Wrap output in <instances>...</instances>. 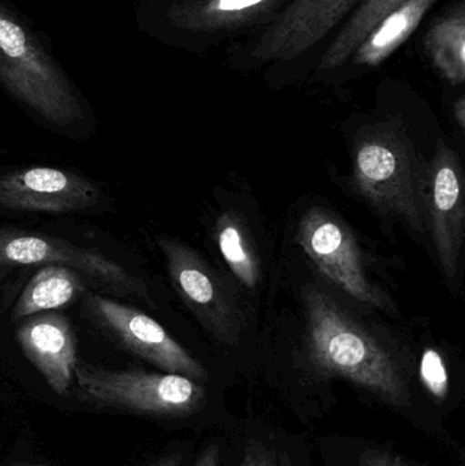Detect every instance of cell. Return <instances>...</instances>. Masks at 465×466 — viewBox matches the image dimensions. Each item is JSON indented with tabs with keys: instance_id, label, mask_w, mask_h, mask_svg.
Wrapping results in <instances>:
<instances>
[{
	"instance_id": "cell-5",
	"label": "cell",
	"mask_w": 465,
	"mask_h": 466,
	"mask_svg": "<svg viewBox=\"0 0 465 466\" xmlns=\"http://www.w3.org/2000/svg\"><path fill=\"white\" fill-rule=\"evenodd\" d=\"M30 265L67 266L117 295L136 296L150 303L147 284L97 249L54 236L0 228V266Z\"/></svg>"
},
{
	"instance_id": "cell-8",
	"label": "cell",
	"mask_w": 465,
	"mask_h": 466,
	"mask_svg": "<svg viewBox=\"0 0 465 466\" xmlns=\"http://www.w3.org/2000/svg\"><path fill=\"white\" fill-rule=\"evenodd\" d=\"M169 277L180 298L207 330L227 344H234L240 330L239 318L212 268L185 243L157 238Z\"/></svg>"
},
{
	"instance_id": "cell-17",
	"label": "cell",
	"mask_w": 465,
	"mask_h": 466,
	"mask_svg": "<svg viewBox=\"0 0 465 466\" xmlns=\"http://www.w3.org/2000/svg\"><path fill=\"white\" fill-rule=\"evenodd\" d=\"M404 2L406 0H362L354 15L347 21L325 52L319 67L322 70H332L343 65L381 19Z\"/></svg>"
},
{
	"instance_id": "cell-3",
	"label": "cell",
	"mask_w": 465,
	"mask_h": 466,
	"mask_svg": "<svg viewBox=\"0 0 465 466\" xmlns=\"http://www.w3.org/2000/svg\"><path fill=\"white\" fill-rule=\"evenodd\" d=\"M0 82L52 125L67 127L84 117L81 101L37 38L0 5Z\"/></svg>"
},
{
	"instance_id": "cell-1",
	"label": "cell",
	"mask_w": 465,
	"mask_h": 466,
	"mask_svg": "<svg viewBox=\"0 0 465 466\" xmlns=\"http://www.w3.org/2000/svg\"><path fill=\"white\" fill-rule=\"evenodd\" d=\"M308 352L325 377H340L393 407L411 400L406 372L396 356L328 293L306 292Z\"/></svg>"
},
{
	"instance_id": "cell-19",
	"label": "cell",
	"mask_w": 465,
	"mask_h": 466,
	"mask_svg": "<svg viewBox=\"0 0 465 466\" xmlns=\"http://www.w3.org/2000/svg\"><path fill=\"white\" fill-rule=\"evenodd\" d=\"M420 380L429 393L437 400H445L450 391V377L444 359L436 350H426L420 360Z\"/></svg>"
},
{
	"instance_id": "cell-6",
	"label": "cell",
	"mask_w": 465,
	"mask_h": 466,
	"mask_svg": "<svg viewBox=\"0 0 465 466\" xmlns=\"http://www.w3.org/2000/svg\"><path fill=\"white\" fill-rule=\"evenodd\" d=\"M298 240L319 271L355 300L392 309L388 296L369 279L357 238L328 210H308L300 220Z\"/></svg>"
},
{
	"instance_id": "cell-4",
	"label": "cell",
	"mask_w": 465,
	"mask_h": 466,
	"mask_svg": "<svg viewBox=\"0 0 465 466\" xmlns=\"http://www.w3.org/2000/svg\"><path fill=\"white\" fill-rule=\"evenodd\" d=\"M74 378L79 399L98 408H119L156 416H182L194 412L207 399L197 380L169 372L101 369L76 364Z\"/></svg>"
},
{
	"instance_id": "cell-7",
	"label": "cell",
	"mask_w": 465,
	"mask_h": 466,
	"mask_svg": "<svg viewBox=\"0 0 465 466\" xmlns=\"http://www.w3.org/2000/svg\"><path fill=\"white\" fill-rule=\"evenodd\" d=\"M95 322L114 337L128 352L164 372L179 374L193 380H205L207 370L166 329L136 307L117 303L104 296L90 293L85 300Z\"/></svg>"
},
{
	"instance_id": "cell-25",
	"label": "cell",
	"mask_w": 465,
	"mask_h": 466,
	"mask_svg": "<svg viewBox=\"0 0 465 466\" xmlns=\"http://www.w3.org/2000/svg\"><path fill=\"white\" fill-rule=\"evenodd\" d=\"M35 466H46V465H35Z\"/></svg>"
},
{
	"instance_id": "cell-14",
	"label": "cell",
	"mask_w": 465,
	"mask_h": 466,
	"mask_svg": "<svg viewBox=\"0 0 465 466\" xmlns=\"http://www.w3.org/2000/svg\"><path fill=\"white\" fill-rule=\"evenodd\" d=\"M81 274L62 265L43 266L27 282L11 311V320L60 309L84 292Z\"/></svg>"
},
{
	"instance_id": "cell-22",
	"label": "cell",
	"mask_w": 465,
	"mask_h": 466,
	"mask_svg": "<svg viewBox=\"0 0 465 466\" xmlns=\"http://www.w3.org/2000/svg\"><path fill=\"white\" fill-rule=\"evenodd\" d=\"M218 460H220V448L217 443H210L199 454L194 466H218Z\"/></svg>"
},
{
	"instance_id": "cell-24",
	"label": "cell",
	"mask_w": 465,
	"mask_h": 466,
	"mask_svg": "<svg viewBox=\"0 0 465 466\" xmlns=\"http://www.w3.org/2000/svg\"><path fill=\"white\" fill-rule=\"evenodd\" d=\"M455 116L458 119L459 125L461 128L465 127V100L460 98L458 103L455 104Z\"/></svg>"
},
{
	"instance_id": "cell-21",
	"label": "cell",
	"mask_w": 465,
	"mask_h": 466,
	"mask_svg": "<svg viewBox=\"0 0 465 466\" xmlns=\"http://www.w3.org/2000/svg\"><path fill=\"white\" fill-rule=\"evenodd\" d=\"M360 466H407L401 460L385 453H370L365 456Z\"/></svg>"
},
{
	"instance_id": "cell-20",
	"label": "cell",
	"mask_w": 465,
	"mask_h": 466,
	"mask_svg": "<svg viewBox=\"0 0 465 466\" xmlns=\"http://www.w3.org/2000/svg\"><path fill=\"white\" fill-rule=\"evenodd\" d=\"M239 466H280L272 449L261 442H250Z\"/></svg>"
},
{
	"instance_id": "cell-23",
	"label": "cell",
	"mask_w": 465,
	"mask_h": 466,
	"mask_svg": "<svg viewBox=\"0 0 465 466\" xmlns=\"http://www.w3.org/2000/svg\"><path fill=\"white\" fill-rule=\"evenodd\" d=\"M180 464H182V456H180V454L174 453L163 457V459L158 460V461L152 466H180Z\"/></svg>"
},
{
	"instance_id": "cell-2",
	"label": "cell",
	"mask_w": 465,
	"mask_h": 466,
	"mask_svg": "<svg viewBox=\"0 0 465 466\" xmlns=\"http://www.w3.org/2000/svg\"><path fill=\"white\" fill-rule=\"evenodd\" d=\"M352 182L377 210L399 216L415 231H425V177L400 125L381 123L360 134L355 147Z\"/></svg>"
},
{
	"instance_id": "cell-12",
	"label": "cell",
	"mask_w": 465,
	"mask_h": 466,
	"mask_svg": "<svg viewBox=\"0 0 465 466\" xmlns=\"http://www.w3.org/2000/svg\"><path fill=\"white\" fill-rule=\"evenodd\" d=\"M16 339L49 388L57 396H67L78 364L76 336L67 318L55 312L33 315L18 326Z\"/></svg>"
},
{
	"instance_id": "cell-16",
	"label": "cell",
	"mask_w": 465,
	"mask_h": 466,
	"mask_svg": "<svg viewBox=\"0 0 465 466\" xmlns=\"http://www.w3.org/2000/svg\"><path fill=\"white\" fill-rule=\"evenodd\" d=\"M425 48L437 70L450 84L465 79V11L464 5L440 18L429 29Z\"/></svg>"
},
{
	"instance_id": "cell-9",
	"label": "cell",
	"mask_w": 465,
	"mask_h": 466,
	"mask_svg": "<svg viewBox=\"0 0 465 466\" xmlns=\"http://www.w3.org/2000/svg\"><path fill=\"white\" fill-rule=\"evenodd\" d=\"M100 196L92 180L52 167H29L0 177V208L5 209L66 215L96 207Z\"/></svg>"
},
{
	"instance_id": "cell-11",
	"label": "cell",
	"mask_w": 465,
	"mask_h": 466,
	"mask_svg": "<svg viewBox=\"0 0 465 466\" xmlns=\"http://www.w3.org/2000/svg\"><path fill=\"white\" fill-rule=\"evenodd\" d=\"M428 213L442 270L455 281L464 241L463 174L458 155L445 141H439L430 169Z\"/></svg>"
},
{
	"instance_id": "cell-13",
	"label": "cell",
	"mask_w": 465,
	"mask_h": 466,
	"mask_svg": "<svg viewBox=\"0 0 465 466\" xmlns=\"http://www.w3.org/2000/svg\"><path fill=\"white\" fill-rule=\"evenodd\" d=\"M284 0H177L169 7L174 26L188 32L213 33L251 24Z\"/></svg>"
},
{
	"instance_id": "cell-18",
	"label": "cell",
	"mask_w": 465,
	"mask_h": 466,
	"mask_svg": "<svg viewBox=\"0 0 465 466\" xmlns=\"http://www.w3.org/2000/svg\"><path fill=\"white\" fill-rule=\"evenodd\" d=\"M218 248L232 273L246 287L254 289L259 281V262L235 213L220 216L216 224Z\"/></svg>"
},
{
	"instance_id": "cell-15",
	"label": "cell",
	"mask_w": 465,
	"mask_h": 466,
	"mask_svg": "<svg viewBox=\"0 0 465 466\" xmlns=\"http://www.w3.org/2000/svg\"><path fill=\"white\" fill-rule=\"evenodd\" d=\"M437 0H406L390 11L379 25L369 33L354 52L357 65H381L420 26L425 14Z\"/></svg>"
},
{
	"instance_id": "cell-10",
	"label": "cell",
	"mask_w": 465,
	"mask_h": 466,
	"mask_svg": "<svg viewBox=\"0 0 465 466\" xmlns=\"http://www.w3.org/2000/svg\"><path fill=\"white\" fill-rule=\"evenodd\" d=\"M359 0H294L257 40L259 60L295 59L329 35Z\"/></svg>"
}]
</instances>
